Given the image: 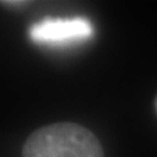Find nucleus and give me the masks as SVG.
I'll use <instances>...</instances> for the list:
<instances>
[{
	"label": "nucleus",
	"mask_w": 157,
	"mask_h": 157,
	"mask_svg": "<svg viewBox=\"0 0 157 157\" xmlns=\"http://www.w3.org/2000/svg\"><path fill=\"white\" fill-rule=\"evenodd\" d=\"M3 4H6V6L18 7V6H21V4H26V3H25V2H3Z\"/></svg>",
	"instance_id": "obj_3"
},
{
	"label": "nucleus",
	"mask_w": 157,
	"mask_h": 157,
	"mask_svg": "<svg viewBox=\"0 0 157 157\" xmlns=\"http://www.w3.org/2000/svg\"><path fill=\"white\" fill-rule=\"evenodd\" d=\"M22 157H104L98 139L76 123H54L29 136Z\"/></svg>",
	"instance_id": "obj_1"
},
{
	"label": "nucleus",
	"mask_w": 157,
	"mask_h": 157,
	"mask_svg": "<svg viewBox=\"0 0 157 157\" xmlns=\"http://www.w3.org/2000/svg\"><path fill=\"white\" fill-rule=\"evenodd\" d=\"M156 110H157V98H156Z\"/></svg>",
	"instance_id": "obj_4"
},
{
	"label": "nucleus",
	"mask_w": 157,
	"mask_h": 157,
	"mask_svg": "<svg viewBox=\"0 0 157 157\" xmlns=\"http://www.w3.org/2000/svg\"><path fill=\"white\" fill-rule=\"evenodd\" d=\"M93 25L88 18H45L32 25L29 37L37 45L45 46H71L89 39L93 36Z\"/></svg>",
	"instance_id": "obj_2"
}]
</instances>
